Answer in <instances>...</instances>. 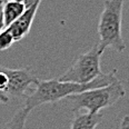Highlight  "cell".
I'll return each mask as SVG.
<instances>
[{
  "label": "cell",
  "instance_id": "ac0fdd59",
  "mask_svg": "<svg viewBox=\"0 0 129 129\" xmlns=\"http://www.w3.org/2000/svg\"><path fill=\"white\" fill-rule=\"evenodd\" d=\"M0 2H4V1H2V0H0Z\"/></svg>",
  "mask_w": 129,
  "mask_h": 129
},
{
  "label": "cell",
  "instance_id": "8fae6325",
  "mask_svg": "<svg viewBox=\"0 0 129 129\" xmlns=\"http://www.w3.org/2000/svg\"><path fill=\"white\" fill-rule=\"evenodd\" d=\"M8 85V76L2 68H0V92L4 93L5 89L7 88Z\"/></svg>",
  "mask_w": 129,
  "mask_h": 129
},
{
  "label": "cell",
  "instance_id": "2e32d148",
  "mask_svg": "<svg viewBox=\"0 0 129 129\" xmlns=\"http://www.w3.org/2000/svg\"><path fill=\"white\" fill-rule=\"evenodd\" d=\"M17 1H20V2H22V1H23V0H17Z\"/></svg>",
  "mask_w": 129,
  "mask_h": 129
},
{
  "label": "cell",
  "instance_id": "7a4b0ae2",
  "mask_svg": "<svg viewBox=\"0 0 129 129\" xmlns=\"http://www.w3.org/2000/svg\"><path fill=\"white\" fill-rule=\"evenodd\" d=\"M125 0H106L100 13L98 23L99 44L101 51L106 48H112L118 52L126 49V44L121 35L122 9Z\"/></svg>",
  "mask_w": 129,
  "mask_h": 129
},
{
  "label": "cell",
  "instance_id": "52a82bcc",
  "mask_svg": "<svg viewBox=\"0 0 129 129\" xmlns=\"http://www.w3.org/2000/svg\"><path fill=\"white\" fill-rule=\"evenodd\" d=\"M103 120V115L98 114H89L84 112L80 114L79 111L75 112L70 129H96V127Z\"/></svg>",
  "mask_w": 129,
  "mask_h": 129
},
{
  "label": "cell",
  "instance_id": "4fadbf2b",
  "mask_svg": "<svg viewBox=\"0 0 129 129\" xmlns=\"http://www.w3.org/2000/svg\"><path fill=\"white\" fill-rule=\"evenodd\" d=\"M22 2H23V5H25V7L28 8V7L34 6L35 4H37V2H41V0H23Z\"/></svg>",
  "mask_w": 129,
  "mask_h": 129
},
{
  "label": "cell",
  "instance_id": "5bb4252c",
  "mask_svg": "<svg viewBox=\"0 0 129 129\" xmlns=\"http://www.w3.org/2000/svg\"><path fill=\"white\" fill-rule=\"evenodd\" d=\"M8 100H9V98L5 95V93H2V92H0V103H8Z\"/></svg>",
  "mask_w": 129,
  "mask_h": 129
},
{
  "label": "cell",
  "instance_id": "8992f818",
  "mask_svg": "<svg viewBox=\"0 0 129 129\" xmlns=\"http://www.w3.org/2000/svg\"><path fill=\"white\" fill-rule=\"evenodd\" d=\"M39 6H40V2H37L34 6L26 8V10L22 12V15L17 20L13 21L10 26L6 27L10 34H11L15 41H19V40L23 39L29 34L31 25L34 22L35 17H36V13L38 11Z\"/></svg>",
  "mask_w": 129,
  "mask_h": 129
},
{
  "label": "cell",
  "instance_id": "9c48e42d",
  "mask_svg": "<svg viewBox=\"0 0 129 129\" xmlns=\"http://www.w3.org/2000/svg\"><path fill=\"white\" fill-rule=\"evenodd\" d=\"M29 112H30V110L28 108H26L25 106L21 107L15 112L11 119L6 123V126L2 129H25Z\"/></svg>",
  "mask_w": 129,
  "mask_h": 129
},
{
  "label": "cell",
  "instance_id": "277c9868",
  "mask_svg": "<svg viewBox=\"0 0 129 129\" xmlns=\"http://www.w3.org/2000/svg\"><path fill=\"white\" fill-rule=\"evenodd\" d=\"M103 52L98 46H95L89 51L81 53L59 80L76 84H88L95 80L103 74L100 69V58Z\"/></svg>",
  "mask_w": 129,
  "mask_h": 129
},
{
  "label": "cell",
  "instance_id": "3957f363",
  "mask_svg": "<svg viewBox=\"0 0 129 129\" xmlns=\"http://www.w3.org/2000/svg\"><path fill=\"white\" fill-rule=\"evenodd\" d=\"M125 96V88L119 79H117L108 86L93 88L80 93L71 95L67 97V99L72 103L74 112L85 109L86 112L89 114H98L101 109L112 106Z\"/></svg>",
  "mask_w": 129,
  "mask_h": 129
},
{
  "label": "cell",
  "instance_id": "5b68a950",
  "mask_svg": "<svg viewBox=\"0 0 129 129\" xmlns=\"http://www.w3.org/2000/svg\"><path fill=\"white\" fill-rule=\"evenodd\" d=\"M6 75L8 76V85L5 89L4 93L8 98L10 97H22L25 96L26 91L31 86H35L38 80V78L34 76V74L29 68H22V69H10L5 68Z\"/></svg>",
  "mask_w": 129,
  "mask_h": 129
},
{
  "label": "cell",
  "instance_id": "ba28073f",
  "mask_svg": "<svg viewBox=\"0 0 129 129\" xmlns=\"http://www.w3.org/2000/svg\"><path fill=\"white\" fill-rule=\"evenodd\" d=\"M25 10L26 7L23 2L17 0H8L2 2V22L5 28L10 26L15 20H17Z\"/></svg>",
  "mask_w": 129,
  "mask_h": 129
},
{
  "label": "cell",
  "instance_id": "9a60e30c",
  "mask_svg": "<svg viewBox=\"0 0 129 129\" xmlns=\"http://www.w3.org/2000/svg\"><path fill=\"white\" fill-rule=\"evenodd\" d=\"M5 28V26H4V22H2V21H0V31L2 30V29Z\"/></svg>",
  "mask_w": 129,
  "mask_h": 129
},
{
  "label": "cell",
  "instance_id": "30bf717a",
  "mask_svg": "<svg viewBox=\"0 0 129 129\" xmlns=\"http://www.w3.org/2000/svg\"><path fill=\"white\" fill-rule=\"evenodd\" d=\"M13 42H15V40H13L9 30H8L7 28L2 29V30L0 31V51L9 49L12 46Z\"/></svg>",
  "mask_w": 129,
  "mask_h": 129
},
{
  "label": "cell",
  "instance_id": "6da1fadb",
  "mask_svg": "<svg viewBox=\"0 0 129 129\" xmlns=\"http://www.w3.org/2000/svg\"><path fill=\"white\" fill-rule=\"evenodd\" d=\"M117 70L110 71L109 74H101L95 80L88 84H76L70 81H61L59 79H50V80H37L35 85V89L27 97L26 103L23 106L29 110L35 109L36 107L41 106L45 104L57 103L63 98L80 93L82 91L93 89V88L105 87L118 79Z\"/></svg>",
  "mask_w": 129,
  "mask_h": 129
},
{
  "label": "cell",
  "instance_id": "7c38bea8",
  "mask_svg": "<svg viewBox=\"0 0 129 129\" xmlns=\"http://www.w3.org/2000/svg\"><path fill=\"white\" fill-rule=\"evenodd\" d=\"M119 129H129V116H125L121 119Z\"/></svg>",
  "mask_w": 129,
  "mask_h": 129
},
{
  "label": "cell",
  "instance_id": "e0dca14e",
  "mask_svg": "<svg viewBox=\"0 0 129 129\" xmlns=\"http://www.w3.org/2000/svg\"><path fill=\"white\" fill-rule=\"evenodd\" d=\"M2 1H4V2H5V1H8V0H2Z\"/></svg>",
  "mask_w": 129,
  "mask_h": 129
}]
</instances>
